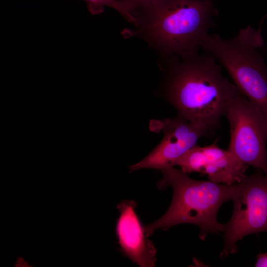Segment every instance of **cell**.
<instances>
[{"label":"cell","mask_w":267,"mask_h":267,"mask_svg":"<svg viewBox=\"0 0 267 267\" xmlns=\"http://www.w3.org/2000/svg\"><path fill=\"white\" fill-rule=\"evenodd\" d=\"M163 92L178 115L212 133L220 126L233 99L240 92L222 74L210 53L164 59Z\"/></svg>","instance_id":"1"},{"label":"cell","mask_w":267,"mask_h":267,"mask_svg":"<svg viewBox=\"0 0 267 267\" xmlns=\"http://www.w3.org/2000/svg\"><path fill=\"white\" fill-rule=\"evenodd\" d=\"M89 13L93 15L103 12L105 7L117 10L125 19L133 25L135 22V13L126 0H83Z\"/></svg>","instance_id":"10"},{"label":"cell","mask_w":267,"mask_h":267,"mask_svg":"<svg viewBox=\"0 0 267 267\" xmlns=\"http://www.w3.org/2000/svg\"><path fill=\"white\" fill-rule=\"evenodd\" d=\"M134 11L135 16L137 10L147 5L154 0H126Z\"/></svg>","instance_id":"11"},{"label":"cell","mask_w":267,"mask_h":267,"mask_svg":"<svg viewBox=\"0 0 267 267\" xmlns=\"http://www.w3.org/2000/svg\"><path fill=\"white\" fill-rule=\"evenodd\" d=\"M255 267H267V253H260L257 256Z\"/></svg>","instance_id":"12"},{"label":"cell","mask_w":267,"mask_h":267,"mask_svg":"<svg viewBox=\"0 0 267 267\" xmlns=\"http://www.w3.org/2000/svg\"><path fill=\"white\" fill-rule=\"evenodd\" d=\"M228 122V150L240 162L267 175V118L241 92L224 115Z\"/></svg>","instance_id":"6"},{"label":"cell","mask_w":267,"mask_h":267,"mask_svg":"<svg viewBox=\"0 0 267 267\" xmlns=\"http://www.w3.org/2000/svg\"><path fill=\"white\" fill-rule=\"evenodd\" d=\"M264 44L261 27L249 25L229 39L208 34L200 47L226 70L241 93L267 118V65L259 50Z\"/></svg>","instance_id":"4"},{"label":"cell","mask_w":267,"mask_h":267,"mask_svg":"<svg viewBox=\"0 0 267 267\" xmlns=\"http://www.w3.org/2000/svg\"></svg>","instance_id":"13"},{"label":"cell","mask_w":267,"mask_h":267,"mask_svg":"<svg viewBox=\"0 0 267 267\" xmlns=\"http://www.w3.org/2000/svg\"><path fill=\"white\" fill-rule=\"evenodd\" d=\"M162 173L163 177L158 181L157 187L160 189L172 187L173 199L161 218L144 226L148 237L156 230H166L182 223L198 226L199 237L202 240L209 234L223 231L224 224L218 222L217 213L224 202L231 200L234 184L194 179L174 167Z\"/></svg>","instance_id":"3"},{"label":"cell","mask_w":267,"mask_h":267,"mask_svg":"<svg viewBox=\"0 0 267 267\" xmlns=\"http://www.w3.org/2000/svg\"><path fill=\"white\" fill-rule=\"evenodd\" d=\"M149 129L162 132L161 142L142 160L130 167V171L153 169L162 172L175 166L177 160L197 144L203 137L213 134L205 127L177 115L174 118L152 120Z\"/></svg>","instance_id":"7"},{"label":"cell","mask_w":267,"mask_h":267,"mask_svg":"<svg viewBox=\"0 0 267 267\" xmlns=\"http://www.w3.org/2000/svg\"><path fill=\"white\" fill-rule=\"evenodd\" d=\"M175 166L187 174L200 173L207 176L209 180L225 184L241 182L248 177V166L228 149L221 148L217 141L204 146L196 144L180 157Z\"/></svg>","instance_id":"8"},{"label":"cell","mask_w":267,"mask_h":267,"mask_svg":"<svg viewBox=\"0 0 267 267\" xmlns=\"http://www.w3.org/2000/svg\"><path fill=\"white\" fill-rule=\"evenodd\" d=\"M218 11L212 0H154L137 10L133 28L121 32L137 37L166 59L198 52Z\"/></svg>","instance_id":"2"},{"label":"cell","mask_w":267,"mask_h":267,"mask_svg":"<svg viewBox=\"0 0 267 267\" xmlns=\"http://www.w3.org/2000/svg\"><path fill=\"white\" fill-rule=\"evenodd\" d=\"M136 203L124 200L117 206L119 216L116 225V234L119 249L126 257L140 267H153L157 261V250L147 236L138 217Z\"/></svg>","instance_id":"9"},{"label":"cell","mask_w":267,"mask_h":267,"mask_svg":"<svg viewBox=\"0 0 267 267\" xmlns=\"http://www.w3.org/2000/svg\"><path fill=\"white\" fill-rule=\"evenodd\" d=\"M231 200L233 212L224 224L222 259L236 253V243L245 236L267 232V175L259 170L234 184Z\"/></svg>","instance_id":"5"}]
</instances>
